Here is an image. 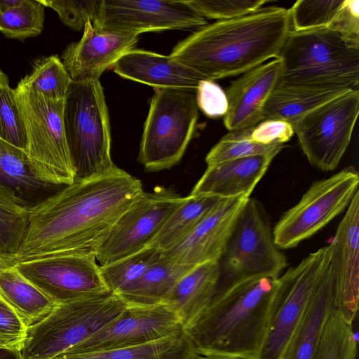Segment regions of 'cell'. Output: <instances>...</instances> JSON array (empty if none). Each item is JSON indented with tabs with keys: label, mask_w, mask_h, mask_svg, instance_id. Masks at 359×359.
Here are the masks:
<instances>
[{
	"label": "cell",
	"mask_w": 359,
	"mask_h": 359,
	"mask_svg": "<svg viewBox=\"0 0 359 359\" xmlns=\"http://www.w3.org/2000/svg\"><path fill=\"white\" fill-rule=\"evenodd\" d=\"M143 191L140 180L116 167L77 180L29 208L18 252L6 264L64 255H95L122 213Z\"/></svg>",
	"instance_id": "obj_1"
},
{
	"label": "cell",
	"mask_w": 359,
	"mask_h": 359,
	"mask_svg": "<svg viewBox=\"0 0 359 359\" xmlns=\"http://www.w3.org/2000/svg\"><path fill=\"white\" fill-rule=\"evenodd\" d=\"M291 30L289 9L263 6L194 31L170 55L205 79H222L277 58Z\"/></svg>",
	"instance_id": "obj_2"
},
{
	"label": "cell",
	"mask_w": 359,
	"mask_h": 359,
	"mask_svg": "<svg viewBox=\"0 0 359 359\" xmlns=\"http://www.w3.org/2000/svg\"><path fill=\"white\" fill-rule=\"evenodd\" d=\"M277 278H256L216 295L184 330L196 353L258 359L271 316Z\"/></svg>",
	"instance_id": "obj_3"
},
{
	"label": "cell",
	"mask_w": 359,
	"mask_h": 359,
	"mask_svg": "<svg viewBox=\"0 0 359 359\" xmlns=\"http://www.w3.org/2000/svg\"><path fill=\"white\" fill-rule=\"evenodd\" d=\"M277 58V84L358 90L359 43L332 27L291 30Z\"/></svg>",
	"instance_id": "obj_4"
},
{
	"label": "cell",
	"mask_w": 359,
	"mask_h": 359,
	"mask_svg": "<svg viewBox=\"0 0 359 359\" xmlns=\"http://www.w3.org/2000/svg\"><path fill=\"white\" fill-rule=\"evenodd\" d=\"M63 119L75 179L101 176L116 168L111 157L109 114L99 80L72 81Z\"/></svg>",
	"instance_id": "obj_5"
},
{
	"label": "cell",
	"mask_w": 359,
	"mask_h": 359,
	"mask_svg": "<svg viewBox=\"0 0 359 359\" xmlns=\"http://www.w3.org/2000/svg\"><path fill=\"white\" fill-rule=\"evenodd\" d=\"M127 307L110 291L56 304L28 327L20 348L22 358L51 359L100 331Z\"/></svg>",
	"instance_id": "obj_6"
},
{
	"label": "cell",
	"mask_w": 359,
	"mask_h": 359,
	"mask_svg": "<svg viewBox=\"0 0 359 359\" xmlns=\"http://www.w3.org/2000/svg\"><path fill=\"white\" fill-rule=\"evenodd\" d=\"M14 91L25 129L24 151L31 172L45 183L72 184L76 174L65 137V100L49 99L20 82Z\"/></svg>",
	"instance_id": "obj_7"
},
{
	"label": "cell",
	"mask_w": 359,
	"mask_h": 359,
	"mask_svg": "<svg viewBox=\"0 0 359 359\" xmlns=\"http://www.w3.org/2000/svg\"><path fill=\"white\" fill-rule=\"evenodd\" d=\"M217 262L219 276L215 296L249 279L278 278L287 266L286 257L274 242L269 217L259 201L248 199Z\"/></svg>",
	"instance_id": "obj_8"
},
{
	"label": "cell",
	"mask_w": 359,
	"mask_h": 359,
	"mask_svg": "<svg viewBox=\"0 0 359 359\" xmlns=\"http://www.w3.org/2000/svg\"><path fill=\"white\" fill-rule=\"evenodd\" d=\"M198 116L196 91L154 89L138 156L146 170L168 169L181 160L194 136Z\"/></svg>",
	"instance_id": "obj_9"
},
{
	"label": "cell",
	"mask_w": 359,
	"mask_h": 359,
	"mask_svg": "<svg viewBox=\"0 0 359 359\" xmlns=\"http://www.w3.org/2000/svg\"><path fill=\"white\" fill-rule=\"evenodd\" d=\"M330 245L310 253L276 280L267 333L258 359H283L287 344L329 264Z\"/></svg>",
	"instance_id": "obj_10"
},
{
	"label": "cell",
	"mask_w": 359,
	"mask_h": 359,
	"mask_svg": "<svg viewBox=\"0 0 359 359\" xmlns=\"http://www.w3.org/2000/svg\"><path fill=\"white\" fill-rule=\"evenodd\" d=\"M359 175L353 167L313 182L299 201L285 212L273 229L279 249L296 247L346 210L358 191Z\"/></svg>",
	"instance_id": "obj_11"
},
{
	"label": "cell",
	"mask_w": 359,
	"mask_h": 359,
	"mask_svg": "<svg viewBox=\"0 0 359 359\" xmlns=\"http://www.w3.org/2000/svg\"><path fill=\"white\" fill-rule=\"evenodd\" d=\"M359 112V91L352 90L310 111L292 125L309 163L332 171L346 151Z\"/></svg>",
	"instance_id": "obj_12"
},
{
	"label": "cell",
	"mask_w": 359,
	"mask_h": 359,
	"mask_svg": "<svg viewBox=\"0 0 359 359\" xmlns=\"http://www.w3.org/2000/svg\"><path fill=\"white\" fill-rule=\"evenodd\" d=\"M170 189L144 191L118 218L98 246L100 266L135 254L147 248L172 212L184 201Z\"/></svg>",
	"instance_id": "obj_13"
},
{
	"label": "cell",
	"mask_w": 359,
	"mask_h": 359,
	"mask_svg": "<svg viewBox=\"0 0 359 359\" xmlns=\"http://www.w3.org/2000/svg\"><path fill=\"white\" fill-rule=\"evenodd\" d=\"M92 25L102 30L139 35L167 29L196 31L208 22L184 0H102Z\"/></svg>",
	"instance_id": "obj_14"
},
{
	"label": "cell",
	"mask_w": 359,
	"mask_h": 359,
	"mask_svg": "<svg viewBox=\"0 0 359 359\" xmlns=\"http://www.w3.org/2000/svg\"><path fill=\"white\" fill-rule=\"evenodd\" d=\"M94 254L64 255L13 265L55 304L109 291Z\"/></svg>",
	"instance_id": "obj_15"
},
{
	"label": "cell",
	"mask_w": 359,
	"mask_h": 359,
	"mask_svg": "<svg viewBox=\"0 0 359 359\" xmlns=\"http://www.w3.org/2000/svg\"><path fill=\"white\" fill-rule=\"evenodd\" d=\"M182 329L178 315L168 304L128 306L107 326L65 352L92 353L131 347L157 341Z\"/></svg>",
	"instance_id": "obj_16"
},
{
	"label": "cell",
	"mask_w": 359,
	"mask_h": 359,
	"mask_svg": "<svg viewBox=\"0 0 359 359\" xmlns=\"http://www.w3.org/2000/svg\"><path fill=\"white\" fill-rule=\"evenodd\" d=\"M329 245L334 307L346 321L353 324L359 299V190Z\"/></svg>",
	"instance_id": "obj_17"
},
{
	"label": "cell",
	"mask_w": 359,
	"mask_h": 359,
	"mask_svg": "<svg viewBox=\"0 0 359 359\" xmlns=\"http://www.w3.org/2000/svg\"><path fill=\"white\" fill-rule=\"evenodd\" d=\"M248 198H222L182 241L161 252V257L191 268L205 262H218Z\"/></svg>",
	"instance_id": "obj_18"
},
{
	"label": "cell",
	"mask_w": 359,
	"mask_h": 359,
	"mask_svg": "<svg viewBox=\"0 0 359 359\" xmlns=\"http://www.w3.org/2000/svg\"><path fill=\"white\" fill-rule=\"evenodd\" d=\"M138 35L95 28L88 20L77 42L69 44L62 54V63L74 81L99 80L127 52L134 49Z\"/></svg>",
	"instance_id": "obj_19"
},
{
	"label": "cell",
	"mask_w": 359,
	"mask_h": 359,
	"mask_svg": "<svg viewBox=\"0 0 359 359\" xmlns=\"http://www.w3.org/2000/svg\"><path fill=\"white\" fill-rule=\"evenodd\" d=\"M278 58L263 63L232 81L226 89L228 109L224 123L229 131L253 129L262 120V111L280 73Z\"/></svg>",
	"instance_id": "obj_20"
},
{
	"label": "cell",
	"mask_w": 359,
	"mask_h": 359,
	"mask_svg": "<svg viewBox=\"0 0 359 359\" xmlns=\"http://www.w3.org/2000/svg\"><path fill=\"white\" fill-rule=\"evenodd\" d=\"M112 67L120 76L152 86L154 89L196 91L199 83L205 79L170 55L141 49L127 52Z\"/></svg>",
	"instance_id": "obj_21"
},
{
	"label": "cell",
	"mask_w": 359,
	"mask_h": 359,
	"mask_svg": "<svg viewBox=\"0 0 359 359\" xmlns=\"http://www.w3.org/2000/svg\"><path fill=\"white\" fill-rule=\"evenodd\" d=\"M276 155H256L208 166L190 194L248 198Z\"/></svg>",
	"instance_id": "obj_22"
},
{
	"label": "cell",
	"mask_w": 359,
	"mask_h": 359,
	"mask_svg": "<svg viewBox=\"0 0 359 359\" xmlns=\"http://www.w3.org/2000/svg\"><path fill=\"white\" fill-rule=\"evenodd\" d=\"M334 308V281L329 262L287 344L283 359H313L325 324Z\"/></svg>",
	"instance_id": "obj_23"
},
{
	"label": "cell",
	"mask_w": 359,
	"mask_h": 359,
	"mask_svg": "<svg viewBox=\"0 0 359 359\" xmlns=\"http://www.w3.org/2000/svg\"><path fill=\"white\" fill-rule=\"evenodd\" d=\"M219 276L217 262L197 265L177 282L165 303L178 315L184 330L191 326L210 304Z\"/></svg>",
	"instance_id": "obj_24"
},
{
	"label": "cell",
	"mask_w": 359,
	"mask_h": 359,
	"mask_svg": "<svg viewBox=\"0 0 359 359\" xmlns=\"http://www.w3.org/2000/svg\"><path fill=\"white\" fill-rule=\"evenodd\" d=\"M0 187L29 208L43 201L60 187L37 179L29 169L24 150L1 139Z\"/></svg>",
	"instance_id": "obj_25"
},
{
	"label": "cell",
	"mask_w": 359,
	"mask_h": 359,
	"mask_svg": "<svg viewBox=\"0 0 359 359\" xmlns=\"http://www.w3.org/2000/svg\"><path fill=\"white\" fill-rule=\"evenodd\" d=\"M352 90L276 84L262 111V121L282 120L292 124L321 104Z\"/></svg>",
	"instance_id": "obj_26"
},
{
	"label": "cell",
	"mask_w": 359,
	"mask_h": 359,
	"mask_svg": "<svg viewBox=\"0 0 359 359\" xmlns=\"http://www.w3.org/2000/svg\"><path fill=\"white\" fill-rule=\"evenodd\" d=\"M0 297L28 327L45 318L56 305L13 265L0 264Z\"/></svg>",
	"instance_id": "obj_27"
},
{
	"label": "cell",
	"mask_w": 359,
	"mask_h": 359,
	"mask_svg": "<svg viewBox=\"0 0 359 359\" xmlns=\"http://www.w3.org/2000/svg\"><path fill=\"white\" fill-rule=\"evenodd\" d=\"M191 269L161 256L138 280L118 294L128 306L163 304L177 282Z\"/></svg>",
	"instance_id": "obj_28"
},
{
	"label": "cell",
	"mask_w": 359,
	"mask_h": 359,
	"mask_svg": "<svg viewBox=\"0 0 359 359\" xmlns=\"http://www.w3.org/2000/svg\"><path fill=\"white\" fill-rule=\"evenodd\" d=\"M195 352L192 341L182 329L138 346L92 353L63 352L51 359H190Z\"/></svg>",
	"instance_id": "obj_29"
},
{
	"label": "cell",
	"mask_w": 359,
	"mask_h": 359,
	"mask_svg": "<svg viewBox=\"0 0 359 359\" xmlns=\"http://www.w3.org/2000/svg\"><path fill=\"white\" fill-rule=\"evenodd\" d=\"M222 199L215 196L189 194L169 216L147 247L161 252L172 248L187 236Z\"/></svg>",
	"instance_id": "obj_30"
},
{
	"label": "cell",
	"mask_w": 359,
	"mask_h": 359,
	"mask_svg": "<svg viewBox=\"0 0 359 359\" xmlns=\"http://www.w3.org/2000/svg\"><path fill=\"white\" fill-rule=\"evenodd\" d=\"M29 210L0 187V259L6 264L20 249L28 226Z\"/></svg>",
	"instance_id": "obj_31"
},
{
	"label": "cell",
	"mask_w": 359,
	"mask_h": 359,
	"mask_svg": "<svg viewBox=\"0 0 359 359\" xmlns=\"http://www.w3.org/2000/svg\"><path fill=\"white\" fill-rule=\"evenodd\" d=\"M72 80L57 55L35 61L32 71L20 83L51 100H65Z\"/></svg>",
	"instance_id": "obj_32"
},
{
	"label": "cell",
	"mask_w": 359,
	"mask_h": 359,
	"mask_svg": "<svg viewBox=\"0 0 359 359\" xmlns=\"http://www.w3.org/2000/svg\"><path fill=\"white\" fill-rule=\"evenodd\" d=\"M161 256V251L147 247L106 265L100 266L107 289L118 294L138 280L148 267Z\"/></svg>",
	"instance_id": "obj_33"
},
{
	"label": "cell",
	"mask_w": 359,
	"mask_h": 359,
	"mask_svg": "<svg viewBox=\"0 0 359 359\" xmlns=\"http://www.w3.org/2000/svg\"><path fill=\"white\" fill-rule=\"evenodd\" d=\"M358 341L353 324L334 308L329 315L313 359H355Z\"/></svg>",
	"instance_id": "obj_34"
},
{
	"label": "cell",
	"mask_w": 359,
	"mask_h": 359,
	"mask_svg": "<svg viewBox=\"0 0 359 359\" xmlns=\"http://www.w3.org/2000/svg\"><path fill=\"white\" fill-rule=\"evenodd\" d=\"M45 6L39 0H21L0 12V32L7 38L25 40L39 35L44 26Z\"/></svg>",
	"instance_id": "obj_35"
},
{
	"label": "cell",
	"mask_w": 359,
	"mask_h": 359,
	"mask_svg": "<svg viewBox=\"0 0 359 359\" xmlns=\"http://www.w3.org/2000/svg\"><path fill=\"white\" fill-rule=\"evenodd\" d=\"M252 129L229 131L210 149L205 157L208 166L243 157L278 154L284 144L265 145L250 139Z\"/></svg>",
	"instance_id": "obj_36"
},
{
	"label": "cell",
	"mask_w": 359,
	"mask_h": 359,
	"mask_svg": "<svg viewBox=\"0 0 359 359\" xmlns=\"http://www.w3.org/2000/svg\"><path fill=\"white\" fill-rule=\"evenodd\" d=\"M344 1L299 0L289 9L293 31L330 27L339 16Z\"/></svg>",
	"instance_id": "obj_37"
},
{
	"label": "cell",
	"mask_w": 359,
	"mask_h": 359,
	"mask_svg": "<svg viewBox=\"0 0 359 359\" xmlns=\"http://www.w3.org/2000/svg\"><path fill=\"white\" fill-rule=\"evenodd\" d=\"M0 139L25 150L26 133L15 99L9 85L0 87Z\"/></svg>",
	"instance_id": "obj_38"
},
{
	"label": "cell",
	"mask_w": 359,
	"mask_h": 359,
	"mask_svg": "<svg viewBox=\"0 0 359 359\" xmlns=\"http://www.w3.org/2000/svg\"><path fill=\"white\" fill-rule=\"evenodd\" d=\"M205 19L225 20L252 13L269 3L266 0H184Z\"/></svg>",
	"instance_id": "obj_39"
},
{
	"label": "cell",
	"mask_w": 359,
	"mask_h": 359,
	"mask_svg": "<svg viewBox=\"0 0 359 359\" xmlns=\"http://www.w3.org/2000/svg\"><path fill=\"white\" fill-rule=\"evenodd\" d=\"M45 7L56 11L62 22L80 31L88 20L93 22L97 14L100 1L39 0Z\"/></svg>",
	"instance_id": "obj_40"
},
{
	"label": "cell",
	"mask_w": 359,
	"mask_h": 359,
	"mask_svg": "<svg viewBox=\"0 0 359 359\" xmlns=\"http://www.w3.org/2000/svg\"><path fill=\"white\" fill-rule=\"evenodd\" d=\"M27 329L20 316L0 297V344L20 349Z\"/></svg>",
	"instance_id": "obj_41"
},
{
	"label": "cell",
	"mask_w": 359,
	"mask_h": 359,
	"mask_svg": "<svg viewBox=\"0 0 359 359\" xmlns=\"http://www.w3.org/2000/svg\"><path fill=\"white\" fill-rule=\"evenodd\" d=\"M198 109L210 118L224 116L228 109L225 91L214 81L202 80L196 91Z\"/></svg>",
	"instance_id": "obj_42"
},
{
	"label": "cell",
	"mask_w": 359,
	"mask_h": 359,
	"mask_svg": "<svg viewBox=\"0 0 359 359\" xmlns=\"http://www.w3.org/2000/svg\"><path fill=\"white\" fill-rule=\"evenodd\" d=\"M294 133L292 125L287 121L276 119L264 120L252 130L250 139L257 143L284 144Z\"/></svg>",
	"instance_id": "obj_43"
},
{
	"label": "cell",
	"mask_w": 359,
	"mask_h": 359,
	"mask_svg": "<svg viewBox=\"0 0 359 359\" xmlns=\"http://www.w3.org/2000/svg\"><path fill=\"white\" fill-rule=\"evenodd\" d=\"M330 27L339 31L348 40L359 43V1L345 0L339 16Z\"/></svg>",
	"instance_id": "obj_44"
},
{
	"label": "cell",
	"mask_w": 359,
	"mask_h": 359,
	"mask_svg": "<svg viewBox=\"0 0 359 359\" xmlns=\"http://www.w3.org/2000/svg\"><path fill=\"white\" fill-rule=\"evenodd\" d=\"M0 359H23L20 349L0 344Z\"/></svg>",
	"instance_id": "obj_45"
},
{
	"label": "cell",
	"mask_w": 359,
	"mask_h": 359,
	"mask_svg": "<svg viewBox=\"0 0 359 359\" xmlns=\"http://www.w3.org/2000/svg\"><path fill=\"white\" fill-rule=\"evenodd\" d=\"M190 359H243L236 357L213 355H202L196 352L191 357Z\"/></svg>",
	"instance_id": "obj_46"
},
{
	"label": "cell",
	"mask_w": 359,
	"mask_h": 359,
	"mask_svg": "<svg viewBox=\"0 0 359 359\" xmlns=\"http://www.w3.org/2000/svg\"><path fill=\"white\" fill-rule=\"evenodd\" d=\"M21 0H0V12L8 11L20 4Z\"/></svg>",
	"instance_id": "obj_47"
},
{
	"label": "cell",
	"mask_w": 359,
	"mask_h": 359,
	"mask_svg": "<svg viewBox=\"0 0 359 359\" xmlns=\"http://www.w3.org/2000/svg\"><path fill=\"white\" fill-rule=\"evenodd\" d=\"M8 86V79L7 75L0 69V87Z\"/></svg>",
	"instance_id": "obj_48"
}]
</instances>
